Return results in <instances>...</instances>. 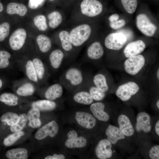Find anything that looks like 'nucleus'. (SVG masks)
<instances>
[{"label": "nucleus", "mask_w": 159, "mask_h": 159, "mask_svg": "<svg viewBox=\"0 0 159 159\" xmlns=\"http://www.w3.org/2000/svg\"><path fill=\"white\" fill-rule=\"evenodd\" d=\"M104 53V50L101 44L97 41L94 42L87 47L84 61L87 62L98 60L102 57Z\"/></svg>", "instance_id": "nucleus-15"}, {"label": "nucleus", "mask_w": 159, "mask_h": 159, "mask_svg": "<svg viewBox=\"0 0 159 159\" xmlns=\"http://www.w3.org/2000/svg\"><path fill=\"white\" fill-rule=\"evenodd\" d=\"M136 25L139 30L144 35L152 37L157 29L156 26L150 21L147 15L140 14L136 18Z\"/></svg>", "instance_id": "nucleus-9"}, {"label": "nucleus", "mask_w": 159, "mask_h": 159, "mask_svg": "<svg viewBox=\"0 0 159 159\" xmlns=\"http://www.w3.org/2000/svg\"><path fill=\"white\" fill-rule=\"evenodd\" d=\"M136 121V130L137 132L143 131L148 133L151 130L150 117L147 113L144 112L139 113L137 115Z\"/></svg>", "instance_id": "nucleus-21"}, {"label": "nucleus", "mask_w": 159, "mask_h": 159, "mask_svg": "<svg viewBox=\"0 0 159 159\" xmlns=\"http://www.w3.org/2000/svg\"><path fill=\"white\" fill-rule=\"evenodd\" d=\"M119 129L125 135L130 137L134 133V130L129 118L124 115H121L118 118Z\"/></svg>", "instance_id": "nucleus-23"}, {"label": "nucleus", "mask_w": 159, "mask_h": 159, "mask_svg": "<svg viewBox=\"0 0 159 159\" xmlns=\"http://www.w3.org/2000/svg\"><path fill=\"white\" fill-rule=\"evenodd\" d=\"M49 20V25L53 29L58 27L62 23L63 17L59 11H54L49 14L47 16Z\"/></svg>", "instance_id": "nucleus-33"}, {"label": "nucleus", "mask_w": 159, "mask_h": 159, "mask_svg": "<svg viewBox=\"0 0 159 159\" xmlns=\"http://www.w3.org/2000/svg\"><path fill=\"white\" fill-rule=\"evenodd\" d=\"M4 10V6L0 2V13H1Z\"/></svg>", "instance_id": "nucleus-47"}, {"label": "nucleus", "mask_w": 159, "mask_h": 159, "mask_svg": "<svg viewBox=\"0 0 159 159\" xmlns=\"http://www.w3.org/2000/svg\"><path fill=\"white\" fill-rule=\"evenodd\" d=\"M104 104L99 102L92 103L90 107V109L95 117L99 120L106 122L110 118L109 115L104 111Z\"/></svg>", "instance_id": "nucleus-24"}, {"label": "nucleus", "mask_w": 159, "mask_h": 159, "mask_svg": "<svg viewBox=\"0 0 159 159\" xmlns=\"http://www.w3.org/2000/svg\"><path fill=\"white\" fill-rule=\"evenodd\" d=\"M127 41V38L124 34L121 33H112L106 37L104 44L109 49L118 50L123 47Z\"/></svg>", "instance_id": "nucleus-10"}, {"label": "nucleus", "mask_w": 159, "mask_h": 159, "mask_svg": "<svg viewBox=\"0 0 159 159\" xmlns=\"http://www.w3.org/2000/svg\"><path fill=\"white\" fill-rule=\"evenodd\" d=\"M1 47L0 46V75L10 79L15 76L19 70L16 59Z\"/></svg>", "instance_id": "nucleus-2"}, {"label": "nucleus", "mask_w": 159, "mask_h": 159, "mask_svg": "<svg viewBox=\"0 0 159 159\" xmlns=\"http://www.w3.org/2000/svg\"></svg>", "instance_id": "nucleus-51"}, {"label": "nucleus", "mask_w": 159, "mask_h": 159, "mask_svg": "<svg viewBox=\"0 0 159 159\" xmlns=\"http://www.w3.org/2000/svg\"><path fill=\"white\" fill-rule=\"evenodd\" d=\"M80 9L82 14L87 17H93L101 13L103 5L97 0H83L80 5Z\"/></svg>", "instance_id": "nucleus-7"}, {"label": "nucleus", "mask_w": 159, "mask_h": 159, "mask_svg": "<svg viewBox=\"0 0 159 159\" xmlns=\"http://www.w3.org/2000/svg\"><path fill=\"white\" fill-rule=\"evenodd\" d=\"M54 101L47 99L38 100L32 102L31 105L32 107L37 108L39 111H51L54 110L57 106L56 103Z\"/></svg>", "instance_id": "nucleus-29"}, {"label": "nucleus", "mask_w": 159, "mask_h": 159, "mask_svg": "<svg viewBox=\"0 0 159 159\" xmlns=\"http://www.w3.org/2000/svg\"><path fill=\"white\" fill-rule=\"evenodd\" d=\"M145 47L144 42L141 40H138L127 44L124 49L123 53L125 57L128 58L139 54Z\"/></svg>", "instance_id": "nucleus-18"}, {"label": "nucleus", "mask_w": 159, "mask_h": 159, "mask_svg": "<svg viewBox=\"0 0 159 159\" xmlns=\"http://www.w3.org/2000/svg\"><path fill=\"white\" fill-rule=\"evenodd\" d=\"M139 90L138 85L134 82L130 81L120 86L116 92L117 96L123 101H128Z\"/></svg>", "instance_id": "nucleus-11"}, {"label": "nucleus", "mask_w": 159, "mask_h": 159, "mask_svg": "<svg viewBox=\"0 0 159 159\" xmlns=\"http://www.w3.org/2000/svg\"><path fill=\"white\" fill-rule=\"evenodd\" d=\"M16 58L19 70L22 72L25 78L40 87L36 70L29 57L24 56Z\"/></svg>", "instance_id": "nucleus-4"}, {"label": "nucleus", "mask_w": 159, "mask_h": 159, "mask_svg": "<svg viewBox=\"0 0 159 159\" xmlns=\"http://www.w3.org/2000/svg\"><path fill=\"white\" fill-rule=\"evenodd\" d=\"M19 101V96L10 92H4L0 95V102L10 106H16Z\"/></svg>", "instance_id": "nucleus-31"}, {"label": "nucleus", "mask_w": 159, "mask_h": 159, "mask_svg": "<svg viewBox=\"0 0 159 159\" xmlns=\"http://www.w3.org/2000/svg\"><path fill=\"white\" fill-rule=\"evenodd\" d=\"M44 0H29L28 6L30 9H35L42 5Z\"/></svg>", "instance_id": "nucleus-43"}, {"label": "nucleus", "mask_w": 159, "mask_h": 159, "mask_svg": "<svg viewBox=\"0 0 159 159\" xmlns=\"http://www.w3.org/2000/svg\"><path fill=\"white\" fill-rule=\"evenodd\" d=\"M92 29L87 24H83L73 28L69 32L74 49L82 46L89 39Z\"/></svg>", "instance_id": "nucleus-3"}, {"label": "nucleus", "mask_w": 159, "mask_h": 159, "mask_svg": "<svg viewBox=\"0 0 159 159\" xmlns=\"http://www.w3.org/2000/svg\"><path fill=\"white\" fill-rule=\"evenodd\" d=\"M49 0V1H54V0Z\"/></svg>", "instance_id": "nucleus-50"}, {"label": "nucleus", "mask_w": 159, "mask_h": 159, "mask_svg": "<svg viewBox=\"0 0 159 159\" xmlns=\"http://www.w3.org/2000/svg\"><path fill=\"white\" fill-rule=\"evenodd\" d=\"M95 85L101 91L105 92L109 89V86L105 75L103 73H99L92 78Z\"/></svg>", "instance_id": "nucleus-30"}, {"label": "nucleus", "mask_w": 159, "mask_h": 159, "mask_svg": "<svg viewBox=\"0 0 159 159\" xmlns=\"http://www.w3.org/2000/svg\"><path fill=\"white\" fill-rule=\"evenodd\" d=\"M157 77L158 80H159V68L158 69L157 72Z\"/></svg>", "instance_id": "nucleus-48"}, {"label": "nucleus", "mask_w": 159, "mask_h": 159, "mask_svg": "<svg viewBox=\"0 0 159 159\" xmlns=\"http://www.w3.org/2000/svg\"><path fill=\"white\" fill-rule=\"evenodd\" d=\"M75 118L79 125L87 129H91L94 127L96 124L95 119L87 112H77L76 113Z\"/></svg>", "instance_id": "nucleus-20"}, {"label": "nucleus", "mask_w": 159, "mask_h": 159, "mask_svg": "<svg viewBox=\"0 0 159 159\" xmlns=\"http://www.w3.org/2000/svg\"><path fill=\"white\" fill-rule=\"evenodd\" d=\"M6 11L9 15L16 14L20 16H23L27 13V9L22 4L11 2L7 4Z\"/></svg>", "instance_id": "nucleus-28"}, {"label": "nucleus", "mask_w": 159, "mask_h": 159, "mask_svg": "<svg viewBox=\"0 0 159 159\" xmlns=\"http://www.w3.org/2000/svg\"><path fill=\"white\" fill-rule=\"evenodd\" d=\"M35 26L39 31H44L47 28V25L45 16L42 15H40L35 16L33 20Z\"/></svg>", "instance_id": "nucleus-38"}, {"label": "nucleus", "mask_w": 159, "mask_h": 159, "mask_svg": "<svg viewBox=\"0 0 159 159\" xmlns=\"http://www.w3.org/2000/svg\"><path fill=\"white\" fill-rule=\"evenodd\" d=\"M121 1L124 9L127 13L132 14L136 10L137 0H121Z\"/></svg>", "instance_id": "nucleus-36"}, {"label": "nucleus", "mask_w": 159, "mask_h": 159, "mask_svg": "<svg viewBox=\"0 0 159 159\" xmlns=\"http://www.w3.org/2000/svg\"><path fill=\"white\" fill-rule=\"evenodd\" d=\"M125 24V21L123 19H120L113 22H110V27L114 29H117L123 26Z\"/></svg>", "instance_id": "nucleus-42"}, {"label": "nucleus", "mask_w": 159, "mask_h": 159, "mask_svg": "<svg viewBox=\"0 0 159 159\" xmlns=\"http://www.w3.org/2000/svg\"><path fill=\"white\" fill-rule=\"evenodd\" d=\"M155 130L156 133L158 135H159V121L158 120L156 122L155 126Z\"/></svg>", "instance_id": "nucleus-46"}, {"label": "nucleus", "mask_w": 159, "mask_h": 159, "mask_svg": "<svg viewBox=\"0 0 159 159\" xmlns=\"http://www.w3.org/2000/svg\"><path fill=\"white\" fill-rule=\"evenodd\" d=\"M68 139L66 140L65 145L70 148H81L85 147L87 144V140L84 137H78L77 133L74 130H71L67 134Z\"/></svg>", "instance_id": "nucleus-19"}, {"label": "nucleus", "mask_w": 159, "mask_h": 159, "mask_svg": "<svg viewBox=\"0 0 159 159\" xmlns=\"http://www.w3.org/2000/svg\"><path fill=\"white\" fill-rule=\"evenodd\" d=\"M27 119L26 114H23L20 115L17 122L15 125L10 126L11 131L14 132L21 131L26 125Z\"/></svg>", "instance_id": "nucleus-34"}, {"label": "nucleus", "mask_w": 159, "mask_h": 159, "mask_svg": "<svg viewBox=\"0 0 159 159\" xmlns=\"http://www.w3.org/2000/svg\"><path fill=\"white\" fill-rule=\"evenodd\" d=\"M86 90L93 100L100 101L104 98L105 92L100 90L94 84L90 74L86 72L84 83L82 87Z\"/></svg>", "instance_id": "nucleus-14"}, {"label": "nucleus", "mask_w": 159, "mask_h": 159, "mask_svg": "<svg viewBox=\"0 0 159 159\" xmlns=\"http://www.w3.org/2000/svg\"><path fill=\"white\" fill-rule=\"evenodd\" d=\"M6 156L9 159H27L28 158V152L24 148L12 149L6 152Z\"/></svg>", "instance_id": "nucleus-32"}, {"label": "nucleus", "mask_w": 159, "mask_h": 159, "mask_svg": "<svg viewBox=\"0 0 159 159\" xmlns=\"http://www.w3.org/2000/svg\"><path fill=\"white\" fill-rule=\"evenodd\" d=\"M11 82V87L13 90L15 94L19 97L32 96L39 87L25 77L14 80Z\"/></svg>", "instance_id": "nucleus-5"}, {"label": "nucleus", "mask_w": 159, "mask_h": 159, "mask_svg": "<svg viewBox=\"0 0 159 159\" xmlns=\"http://www.w3.org/2000/svg\"><path fill=\"white\" fill-rule=\"evenodd\" d=\"M149 155L152 159H159V146L156 145L150 149Z\"/></svg>", "instance_id": "nucleus-41"}, {"label": "nucleus", "mask_w": 159, "mask_h": 159, "mask_svg": "<svg viewBox=\"0 0 159 159\" xmlns=\"http://www.w3.org/2000/svg\"><path fill=\"white\" fill-rule=\"evenodd\" d=\"M24 134V132L22 131L15 132L5 138L3 141V143L6 146H10L19 140Z\"/></svg>", "instance_id": "nucleus-37"}, {"label": "nucleus", "mask_w": 159, "mask_h": 159, "mask_svg": "<svg viewBox=\"0 0 159 159\" xmlns=\"http://www.w3.org/2000/svg\"><path fill=\"white\" fill-rule=\"evenodd\" d=\"M119 18V16L117 14H114L110 16L108 19L110 22H113L118 20Z\"/></svg>", "instance_id": "nucleus-45"}, {"label": "nucleus", "mask_w": 159, "mask_h": 159, "mask_svg": "<svg viewBox=\"0 0 159 159\" xmlns=\"http://www.w3.org/2000/svg\"><path fill=\"white\" fill-rule=\"evenodd\" d=\"M65 157L62 154H54L53 155H48L44 158L45 159H64Z\"/></svg>", "instance_id": "nucleus-44"}, {"label": "nucleus", "mask_w": 159, "mask_h": 159, "mask_svg": "<svg viewBox=\"0 0 159 159\" xmlns=\"http://www.w3.org/2000/svg\"><path fill=\"white\" fill-rule=\"evenodd\" d=\"M107 139L113 144L117 143L118 141L125 138V136L117 127L110 125L105 131Z\"/></svg>", "instance_id": "nucleus-26"}, {"label": "nucleus", "mask_w": 159, "mask_h": 159, "mask_svg": "<svg viewBox=\"0 0 159 159\" xmlns=\"http://www.w3.org/2000/svg\"><path fill=\"white\" fill-rule=\"evenodd\" d=\"M40 116L39 110L35 107H32L29 111L27 116L29 122H33L40 120Z\"/></svg>", "instance_id": "nucleus-40"}, {"label": "nucleus", "mask_w": 159, "mask_h": 159, "mask_svg": "<svg viewBox=\"0 0 159 159\" xmlns=\"http://www.w3.org/2000/svg\"><path fill=\"white\" fill-rule=\"evenodd\" d=\"M19 116L15 113L7 112L4 114L0 118L2 122H6L8 125L11 126L16 124L18 121Z\"/></svg>", "instance_id": "nucleus-35"}, {"label": "nucleus", "mask_w": 159, "mask_h": 159, "mask_svg": "<svg viewBox=\"0 0 159 159\" xmlns=\"http://www.w3.org/2000/svg\"><path fill=\"white\" fill-rule=\"evenodd\" d=\"M10 28L9 24L7 22H3L0 24V44L4 42L9 36Z\"/></svg>", "instance_id": "nucleus-39"}, {"label": "nucleus", "mask_w": 159, "mask_h": 159, "mask_svg": "<svg viewBox=\"0 0 159 159\" xmlns=\"http://www.w3.org/2000/svg\"><path fill=\"white\" fill-rule=\"evenodd\" d=\"M86 73L79 65L74 64L62 72L59 82L67 90L75 92L82 87Z\"/></svg>", "instance_id": "nucleus-1"}, {"label": "nucleus", "mask_w": 159, "mask_h": 159, "mask_svg": "<svg viewBox=\"0 0 159 159\" xmlns=\"http://www.w3.org/2000/svg\"><path fill=\"white\" fill-rule=\"evenodd\" d=\"M63 87L59 83L39 87L37 91L43 92L46 99L54 100L60 97L63 93Z\"/></svg>", "instance_id": "nucleus-13"}, {"label": "nucleus", "mask_w": 159, "mask_h": 159, "mask_svg": "<svg viewBox=\"0 0 159 159\" xmlns=\"http://www.w3.org/2000/svg\"><path fill=\"white\" fill-rule=\"evenodd\" d=\"M26 32L23 28H19L15 30L11 35L8 40L10 49L14 51L20 50L25 43Z\"/></svg>", "instance_id": "nucleus-12"}, {"label": "nucleus", "mask_w": 159, "mask_h": 159, "mask_svg": "<svg viewBox=\"0 0 159 159\" xmlns=\"http://www.w3.org/2000/svg\"><path fill=\"white\" fill-rule=\"evenodd\" d=\"M112 143L107 139L100 140L95 149L96 156L99 159H107L110 158L112 155Z\"/></svg>", "instance_id": "nucleus-17"}, {"label": "nucleus", "mask_w": 159, "mask_h": 159, "mask_svg": "<svg viewBox=\"0 0 159 159\" xmlns=\"http://www.w3.org/2000/svg\"><path fill=\"white\" fill-rule=\"evenodd\" d=\"M48 56L44 62L51 75L58 71L66 56L62 50L56 49L51 51Z\"/></svg>", "instance_id": "nucleus-6"}, {"label": "nucleus", "mask_w": 159, "mask_h": 159, "mask_svg": "<svg viewBox=\"0 0 159 159\" xmlns=\"http://www.w3.org/2000/svg\"><path fill=\"white\" fill-rule=\"evenodd\" d=\"M61 45L62 50L71 55L74 50L72 43V39L69 32L66 30L61 31L59 34Z\"/></svg>", "instance_id": "nucleus-22"}, {"label": "nucleus", "mask_w": 159, "mask_h": 159, "mask_svg": "<svg viewBox=\"0 0 159 159\" xmlns=\"http://www.w3.org/2000/svg\"><path fill=\"white\" fill-rule=\"evenodd\" d=\"M145 63V57L141 54L128 58L124 63L125 70L130 75H135L141 70Z\"/></svg>", "instance_id": "nucleus-8"}, {"label": "nucleus", "mask_w": 159, "mask_h": 159, "mask_svg": "<svg viewBox=\"0 0 159 159\" xmlns=\"http://www.w3.org/2000/svg\"><path fill=\"white\" fill-rule=\"evenodd\" d=\"M74 92L73 99L76 102L85 105H90L93 102V100L84 88L82 87Z\"/></svg>", "instance_id": "nucleus-25"}, {"label": "nucleus", "mask_w": 159, "mask_h": 159, "mask_svg": "<svg viewBox=\"0 0 159 159\" xmlns=\"http://www.w3.org/2000/svg\"><path fill=\"white\" fill-rule=\"evenodd\" d=\"M58 125L54 120H52L43 126L37 132L35 137L37 140H42L48 136L53 137L57 133Z\"/></svg>", "instance_id": "nucleus-16"}, {"label": "nucleus", "mask_w": 159, "mask_h": 159, "mask_svg": "<svg viewBox=\"0 0 159 159\" xmlns=\"http://www.w3.org/2000/svg\"><path fill=\"white\" fill-rule=\"evenodd\" d=\"M156 106L158 109H159V100H158L156 103Z\"/></svg>", "instance_id": "nucleus-49"}, {"label": "nucleus", "mask_w": 159, "mask_h": 159, "mask_svg": "<svg viewBox=\"0 0 159 159\" xmlns=\"http://www.w3.org/2000/svg\"><path fill=\"white\" fill-rule=\"evenodd\" d=\"M36 40L39 51L41 53L46 54L51 50L52 43L47 36L43 34H40L37 37Z\"/></svg>", "instance_id": "nucleus-27"}]
</instances>
